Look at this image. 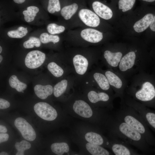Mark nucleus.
Instances as JSON below:
<instances>
[{
    "label": "nucleus",
    "mask_w": 155,
    "mask_h": 155,
    "mask_svg": "<svg viewBox=\"0 0 155 155\" xmlns=\"http://www.w3.org/2000/svg\"><path fill=\"white\" fill-rule=\"evenodd\" d=\"M109 137L115 138L133 146L144 154L149 153V144L143 136L126 123L112 115L106 125Z\"/></svg>",
    "instance_id": "1"
},
{
    "label": "nucleus",
    "mask_w": 155,
    "mask_h": 155,
    "mask_svg": "<svg viewBox=\"0 0 155 155\" xmlns=\"http://www.w3.org/2000/svg\"><path fill=\"white\" fill-rule=\"evenodd\" d=\"M114 116L142 134L149 145H155V140L143 118L134 108L121 102L120 108L115 113Z\"/></svg>",
    "instance_id": "2"
},
{
    "label": "nucleus",
    "mask_w": 155,
    "mask_h": 155,
    "mask_svg": "<svg viewBox=\"0 0 155 155\" xmlns=\"http://www.w3.org/2000/svg\"><path fill=\"white\" fill-rule=\"evenodd\" d=\"M65 39L70 45L75 47H87L100 42L103 33L94 28L81 27L67 30Z\"/></svg>",
    "instance_id": "3"
},
{
    "label": "nucleus",
    "mask_w": 155,
    "mask_h": 155,
    "mask_svg": "<svg viewBox=\"0 0 155 155\" xmlns=\"http://www.w3.org/2000/svg\"><path fill=\"white\" fill-rule=\"evenodd\" d=\"M101 19L90 9L84 7L79 10L71 21L70 26L71 29L85 27L99 30Z\"/></svg>",
    "instance_id": "4"
},
{
    "label": "nucleus",
    "mask_w": 155,
    "mask_h": 155,
    "mask_svg": "<svg viewBox=\"0 0 155 155\" xmlns=\"http://www.w3.org/2000/svg\"><path fill=\"white\" fill-rule=\"evenodd\" d=\"M93 48L81 47L71 49L69 54L76 73L78 75H84L87 72L89 64V58L96 54Z\"/></svg>",
    "instance_id": "5"
},
{
    "label": "nucleus",
    "mask_w": 155,
    "mask_h": 155,
    "mask_svg": "<svg viewBox=\"0 0 155 155\" xmlns=\"http://www.w3.org/2000/svg\"><path fill=\"white\" fill-rule=\"evenodd\" d=\"M140 87L130 89L127 92L128 94L145 106H151L150 102L155 98L154 86L151 82L146 81L142 83Z\"/></svg>",
    "instance_id": "6"
},
{
    "label": "nucleus",
    "mask_w": 155,
    "mask_h": 155,
    "mask_svg": "<svg viewBox=\"0 0 155 155\" xmlns=\"http://www.w3.org/2000/svg\"><path fill=\"white\" fill-rule=\"evenodd\" d=\"M87 97L89 102L98 106L106 107L112 109L113 107L112 103L113 97L104 92H97L94 90L89 91L87 94Z\"/></svg>",
    "instance_id": "7"
},
{
    "label": "nucleus",
    "mask_w": 155,
    "mask_h": 155,
    "mask_svg": "<svg viewBox=\"0 0 155 155\" xmlns=\"http://www.w3.org/2000/svg\"><path fill=\"white\" fill-rule=\"evenodd\" d=\"M110 148L115 155H140L136 150L133 149L129 144L117 139L109 137Z\"/></svg>",
    "instance_id": "8"
},
{
    "label": "nucleus",
    "mask_w": 155,
    "mask_h": 155,
    "mask_svg": "<svg viewBox=\"0 0 155 155\" xmlns=\"http://www.w3.org/2000/svg\"><path fill=\"white\" fill-rule=\"evenodd\" d=\"M101 130L87 131L83 132L82 137L86 142L109 149V139L104 136Z\"/></svg>",
    "instance_id": "9"
},
{
    "label": "nucleus",
    "mask_w": 155,
    "mask_h": 155,
    "mask_svg": "<svg viewBox=\"0 0 155 155\" xmlns=\"http://www.w3.org/2000/svg\"><path fill=\"white\" fill-rule=\"evenodd\" d=\"M34 108L36 114L44 120L52 121L55 120L57 116L56 110L47 103L38 102L34 105Z\"/></svg>",
    "instance_id": "10"
},
{
    "label": "nucleus",
    "mask_w": 155,
    "mask_h": 155,
    "mask_svg": "<svg viewBox=\"0 0 155 155\" xmlns=\"http://www.w3.org/2000/svg\"><path fill=\"white\" fill-rule=\"evenodd\" d=\"M46 55L38 50L31 51L26 55L24 60L26 66L30 69H35L41 66L44 63Z\"/></svg>",
    "instance_id": "11"
},
{
    "label": "nucleus",
    "mask_w": 155,
    "mask_h": 155,
    "mask_svg": "<svg viewBox=\"0 0 155 155\" xmlns=\"http://www.w3.org/2000/svg\"><path fill=\"white\" fill-rule=\"evenodd\" d=\"M14 124L25 139L33 141L35 139L36 133L35 130L25 119L18 117L15 120Z\"/></svg>",
    "instance_id": "12"
},
{
    "label": "nucleus",
    "mask_w": 155,
    "mask_h": 155,
    "mask_svg": "<svg viewBox=\"0 0 155 155\" xmlns=\"http://www.w3.org/2000/svg\"><path fill=\"white\" fill-rule=\"evenodd\" d=\"M84 7L80 6L78 3L74 2L64 6L61 8L60 11L61 16L65 21V24L67 25L70 29V24L79 10Z\"/></svg>",
    "instance_id": "13"
},
{
    "label": "nucleus",
    "mask_w": 155,
    "mask_h": 155,
    "mask_svg": "<svg viewBox=\"0 0 155 155\" xmlns=\"http://www.w3.org/2000/svg\"><path fill=\"white\" fill-rule=\"evenodd\" d=\"M92 1L90 3V9L102 19L108 20L112 18L113 12L109 7L99 1Z\"/></svg>",
    "instance_id": "14"
},
{
    "label": "nucleus",
    "mask_w": 155,
    "mask_h": 155,
    "mask_svg": "<svg viewBox=\"0 0 155 155\" xmlns=\"http://www.w3.org/2000/svg\"><path fill=\"white\" fill-rule=\"evenodd\" d=\"M109 83L111 86L115 89L116 95L121 98L122 102L123 100V83L120 78L112 71L107 70L105 73Z\"/></svg>",
    "instance_id": "15"
},
{
    "label": "nucleus",
    "mask_w": 155,
    "mask_h": 155,
    "mask_svg": "<svg viewBox=\"0 0 155 155\" xmlns=\"http://www.w3.org/2000/svg\"><path fill=\"white\" fill-rule=\"evenodd\" d=\"M136 55L135 53L131 51L122 57L119 65L120 71L125 72L132 68L135 62Z\"/></svg>",
    "instance_id": "16"
},
{
    "label": "nucleus",
    "mask_w": 155,
    "mask_h": 155,
    "mask_svg": "<svg viewBox=\"0 0 155 155\" xmlns=\"http://www.w3.org/2000/svg\"><path fill=\"white\" fill-rule=\"evenodd\" d=\"M103 55L107 63L113 67L119 66L123 55L121 52H113L109 50H105Z\"/></svg>",
    "instance_id": "17"
},
{
    "label": "nucleus",
    "mask_w": 155,
    "mask_h": 155,
    "mask_svg": "<svg viewBox=\"0 0 155 155\" xmlns=\"http://www.w3.org/2000/svg\"><path fill=\"white\" fill-rule=\"evenodd\" d=\"M154 15L152 12H149L141 19L136 22L133 28L134 30L138 33L145 30L151 24Z\"/></svg>",
    "instance_id": "18"
},
{
    "label": "nucleus",
    "mask_w": 155,
    "mask_h": 155,
    "mask_svg": "<svg viewBox=\"0 0 155 155\" xmlns=\"http://www.w3.org/2000/svg\"><path fill=\"white\" fill-rule=\"evenodd\" d=\"M84 147L89 154L92 155H109L113 154L110 152L102 146L87 142Z\"/></svg>",
    "instance_id": "19"
},
{
    "label": "nucleus",
    "mask_w": 155,
    "mask_h": 155,
    "mask_svg": "<svg viewBox=\"0 0 155 155\" xmlns=\"http://www.w3.org/2000/svg\"><path fill=\"white\" fill-rule=\"evenodd\" d=\"M53 87L50 84L43 85L38 84L34 87V91L36 95L42 99H44L53 93Z\"/></svg>",
    "instance_id": "20"
},
{
    "label": "nucleus",
    "mask_w": 155,
    "mask_h": 155,
    "mask_svg": "<svg viewBox=\"0 0 155 155\" xmlns=\"http://www.w3.org/2000/svg\"><path fill=\"white\" fill-rule=\"evenodd\" d=\"M93 76L94 80L100 89L109 94L108 92L109 91L110 86L105 75L96 72L94 74Z\"/></svg>",
    "instance_id": "21"
},
{
    "label": "nucleus",
    "mask_w": 155,
    "mask_h": 155,
    "mask_svg": "<svg viewBox=\"0 0 155 155\" xmlns=\"http://www.w3.org/2000/svg\"><path fill=\"white\" fill-rule=\"evenodd\" d=\"M52 151L58 155H62L64 153H68L70 151V147L68 144L65 142L55 143L51 145Z\"/></svg>",
    "instance_id": "22"
},
{
    "label": "nucleus",
    "mask_w": 155,
    "mask_h": 155,
    "mask_svg": "<svg viewBox=\"0 0 155 155\" xmlns=\"http://www.w3.org/2000/svg\"><path fill=\"white\" fill-rule=\"evenodd\" d=\"M48 32L50 34L57 35L63 33L66 30H70L69 26L66 25H59L55 23H51L46 27Z\"/></svg>",
    "instance_id": "23"
},
{
    "label": "nucleus",
    "mask_w": 155,
    "mask_h": 155,
    "mask_svg": "<svg viewBox=\"0 0 155 155\" xmlns=\"http://www.w3.org/2000/svg\"><path fill=\"white\" fill-rule=\"evenodd\" d=\"M9 83L10 87L14 88L18 92L24 93V90L27 87V84L20 81L16 75L11 76L9 79Z\"/></svg>",
    "instance_id": "24"
},
{
    "label": "nucleus",
    "mask_w": 155,
    "mask_h": 155,
    "mask_svg": "<svg viewBox=\"0 0 155 155\" xmlns=\"http://www.w3.org/2000/svg\"><path fill=\"white\" fill-rule=\"evenodd\" d=\"M39 11V8L36 6L30 5L27 7L26 9L23 11L25 21L27 22H30L33 21L37 13Z\"/></svg>",
    "instance_id": "25"
},
{
    "label": "nucleus",
    "mask_w": 155,
    "mask_h": 155,
    "mask_svg": "<svg viewBox=\"0 0 155 155\" xmlns=\"http://www.w3.org/2000/svg\"><path fill=\"white\" fill-rule=\"evenodd\" d=\"M68 81L63 79L57 83L53 87V93L56 97L61 96L65 92L68 87Z\"/></svg>",
    "instance_id": "26"
},
{
    "label": "nucleus",
    "mask_w": 155,
    "mask_h": 155,
    "mask_svg": "<svg viewBox=\"0 0 155 155\" xmlns=\"http://www.w3.org/2000/svg\"><path fill=\"white\" fill-rule=\"evenodd\" d=\"M47 68L50 73L56 78L61 77L64 73L63 69L55 62L49 63L47 65Z\"/></svg>",
    "instance_id": "27"
},
{
    "label": "nucleus",
    "mask_w": 155,
    "mask_h": 155,
    "mask_svg": "<svg viewBox=\"0 0 155 155\" xmlns=\"http://www.w3.org/2000/svg\"><path fill=\"white\" fill-rule=\"evenodd\" d=\"M40 39L42 43L52 42L54 44L59 43L60 40V37L58 35L49 34L47 33L41 34L40 36Z\"/></svg>",
    "instance_id": "28"
},
{
    "label": "nucleus",
    "mask_w": 155,
    "mask_h": 155,
    "mask_svg": "<svg viewBox=\"0 0 155 155\" xmlns=\"http://www.w3.org/2000/svg\"><path fill=\"white\" fill-rule=\"evenodd\" d=\"M28 32L27 28L20 26L15 30L9 31L7 34L9 37L13 38H22L25 36Z\"/></svg>",
    "instance_id": "29"
},
{
    "label": "nucleus",
    "mask_w": 155,
    "mask_h": 155,
    "mask_svg": "<svg viewBox=\"0 0 155 155\" xmlns=\"http://www.w3.org/2000/svg\"><path fill=\"white\" fill-rule=\"evenodd\" d=\"M61 6L59 0H48L47 10L49 13L53 14L55 12H60Z\"/></svg>",
    "instance_id": "30"
},
{
    "label": "nucleus",
    "mask_w": 155,
    "mask_h": 155,
    "mask_svg": "<svg viewBox=\"0 0 155 155\" xmlns=\"http://www.w3.org/2000/svg\"><path fill=\"white\" fill-rule=\"evenodd\" d=\"M15 147L18 151L16 155H24V151L30 149L31 147V145L28 142L23 140L20 142L16 143Z\"/></svg>",
    "instance_id": "31"
},
{
    "label": "nucleus",
    "mask_w": 155,
    "mask_h": 155,
    "mask_svg": "<svg viewBox=\"0 0 155 155\" xmlns=\"http://www.w3.org/2000/svg\"><path fill=\"white\" fill-rule=\"evenodd\" d=\"M41 41L40 39L35 37L31 36L29 39L25 41L23 46L26 49H31L34 46L37 47H39L41 45Z\"/></svg>",
    "instance_id": "32"
},
{
    "label": "nucleus",
    "mask_w": 155,
    "mask_h": 155,
    "mask_svg": "<svg viewBox=\"0 0 155 155\" xmlns=\"http://www.w3.org/2000/svg\"><path fill=\"white\" fill-rule=\"evenodd\" d=\"M135 0H119L118 3L119 8L123 12L131 9L133 7Z\"/></svg>",
    "instance_id": "33"
},
{
    "label": "nucleus",
    "mask_w": 155,
    "mask_h": 155,
    "mask_svg": "<svg viewBox=\"0 0 155 155\" xmlns=\"http://www.w3.org/2000/svg\"><path fill=\"white\" fill-rule=\"evenodd\" d=\"M10 106V103L7 100L2 98H0V108L4 109L9 107Z\"/></svg>",
    "instance_id": "34"
},
{
    "label": "nucleus",
    "mask_w": 155,
    "mask_h": 155,
    "mask_svg": "<svg viewBox=\"0 0 155 155\" xmlns=\"http://www.w3.org/2000/svg\"><path fill=\"white\" fill-rule=\"evenodd\" d=\"M9 137V135L7 133H0V143L7 141Z\"/></svg>",
    "instance_id": "35"
},
{
    "label": "nucleus",
    "mask_w": 155,
    "mask_h": 155,
    "mask_svg": "<svg viewBox=\"0 0 155 155\" xmlns=\"http://www.w3.org/2000/svg\"><path fill=\"white\" fill-rule=\"evenodd\" d=\"M151 32L155 33V14L149 26Z\"/></svg>",
    "instance_id": "36"
},
{
    "label": "nucleus",
    "mask_w": 155,
    "mask_h": 155,
    "mask_svg": "<svg viewBox=\"0 0 155 155\" xmlns=\"http://www.w3.org/2000/svg\"><path fill=\"white\" fill-rule=\"evenodd\" d=\"M7 128L2 125H0V132L1 133H5L7 131Z\"/></svg>",
    "instance_id": "37"
},
{
    "label": "nucleus",
    "mask_w": 155,
    "mask_h": 155,
    "mask_svg": "<svg viewBox=\"0 0 155 155\" xmlns=\"http://www.w3.org/2000/svg\"><path fill=\"white\" fill-rule=\"evenodd\" d=\"M13 2L16 3L18 4H22L24 3L26 0H13Z\"/></svg>",
    "instance_id": "38"
},
{
    "label": "nucleus",
    "mask_w": 155,
    "mask_h": 155,
    "mask_svg": "<svg viewBox=\"0 0 155 155\" xmlns=\"http://www.w3.org/2000/svg\"><path fill=\"white\" fill-rule=\"evenodd\" d=\"M143 1H145L149 3H153L155 2V0H142Z\"/></svg>",
    "instance_id": "39"
},
{
    "label": "nucleus",
    "mask_w": 155,
    "mask_h": 155,
    "mask_svg": "<svg viewBox=\"0 0 155 155\" xmlns=\"http://www.w3.org/2000/svg\"><path fill=\"white\" fill-rule=\"evenodd\" d=\"M0 155H8V154L7 153L5 152H1L0 153Z\"/></svg>",
    "instance_id": "40"
},
{
    "label": "nucleus",
    "mask_w": 155,
    "mask_h": 155,
    "mask_svg": "<svg viewBox=\"0 0 155 155\" xmlns=\"http://www.w3.org/2000/svg\"><path fill=\"white\" fill-rule=\"evenodd\" d=\"M3 59V57L1 55H0V63H1V62H2Z\"/></svg>",
    "instance_id": "41"
},
{
    "label": "nucleus",
    "mask_w": 155,
    "mask_h": 155,
    "mask_svg": "<svg viewBox=\"0 0 155 155\" xmlns=\"http://www.w3.org/2000/svg\"><path fill=\"white\" fill-rule=\"evenodd\" d=\"M2 51V48L1 46H0V53H1Z\"/></svg>",
    "instance_id": "42"
}]
</instances>
